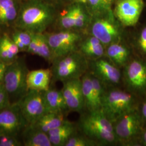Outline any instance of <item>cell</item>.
<instances>
[{"instance_id": "cell-39", "label": "cell", "mask_w": 146, "mask_h": 146, "mask_svg": "<svg viewBox=\"0 0 146 146\" xmlns=\"http://www.w3.org/2000/svg\"><path fill=\"white\" fill-rule=\"evenodd\" d=\"M3 86V83L0 84V90H1V89L2 88Z\"/></svg>"}, {"instance_id": "cell-25", "label": "cell", "mask_w": 146, "mask_h": 146, "mask_svg": "<svg viewBox=\"0 0 146 146\" xmlns=\"http://www.w3.org/2000/svg\"><path fill=\"white\" fill-rule=\"evenodd\" d=\"M67 120L64 114L47 113L43 115L35 124L31 125L48 133L49 131L61 125Z\"/></svg>"}, {"instance_id": "cell-14", "label": "cell", "mask_w": 146, "mask_h": 146, "mask_svg": "<svg viewBox=\"0 0 146 146\" xmlns=\"http://www.w3.org/2000/svg\"><path fill=\"white\" fill-rule=\"evenodd\" d=\"M144 7V0H116L113 11L123 26L132 27L137 24Z\"/></svg>"}, {"instance_id": "cell-6", "label": "cell", "mask_w": 146, "mask_h": 146, "mask_svg": "<svg viewBox=\"0 0 146 146\" xmlns=\"http://www.w3.org/2000/svg\"><path fill=\"white\" fill-rule=\"evenodd\" d=\"M52 63V79L62 82L81 78L89 70L88 60L78 50L56 58Z\"/></svg>"}, {"instance_id": "cell-22", "label": "cell", "mask_w": 146, "mask_h": 146, "mask_svg": "<svg viewBox=\"0 0 146 146\" xmlns=\"http://www.w3.org/2000/svg\"><path fill=\"white\" fill-rule=\"evenodd\" d=\"M17 0H0V26L14 24L20 8Z\"/></svg>"}, {"instance_id": "cell-10", "label": "cell", "mask_w": 146, "mask_h": 146, "mask_svg": "<svg viewBox=\"0 0 146 146\" xmlns=\"http://www.w3.org/2000/svg\"><path fill=\"white\" fill-rule=\"evenodd\" d=\"M44 34L54 60L78 51L80 42L87 33L76 30H61L54 33L44 32Z\"/></svg>"}, {"instance_id": "cell-1", "label": "cell", "mask_w": 146, "mask_h": 146, "mask_svg": "<svg viewBox=\"0 0 146 146\" xmlns=\"http://www.w3.org/2000/svg\"><path fill=\"white\" fill-rule=\"evenodd\" d=\"M20 5L14 23L17 29L43 33L56 21V7L43 0H27Z\"/></svg>"}, {"instance_id": "cell-26", "label": "cell", "mask_w": 146, "mask_h": 146, "mask_svg": "<svg viewBox=\"0 0 146 146\" xmlns=\"http://www.w3.org/2000/svg\"><path fill=\"white\" fill-rule=\"evenodd\" d=\"M19 52V48L11 37L5 34L0 37V60L9 63L14 60Z\"/></svg>"}, {"instance_id": "cell-21", "label": "cell", "mask_w": 146, "mask_h": 146, "mask_svg": "<svg viewBox=\"0 0 146 146\" xmlns=\"http://www.w3.org/2000/svg\"><path fill=\"white\" fill-rule=\"evenodd\" d=\"M22 141L25 146H52L48 133L35 126L27 125L22 132Z\"/></svg>"}, {"instance_id": "cell-38", "label": "cell", "mask_w": 146, "mask_h": 146, "mask_svg": "<svg viewBox=\"0 0 146 146\" xmlns=\"http://www.w3.org/2000/svg\"><path fill=\"white\" fill-rule=\"evenodd\" d=\"M20 4L22 3H23V2H25V1H26L27 0H17Z\"/></svg>"}, {"instance_id": "cell-34", "label": "cell", "mask_w": 146, "mask_h": 146, "mask_svg": "<svg viewBox=\"0 0 146 146\" xmlns=\"http://www.w3.org/2000/svg\"><path fill=\"white\" fill-rule=\"evenodd\" d=\"M8 64L7 63L0 60V84L3 83Z\"/></svg>"}, {"instance_id": "cell-9", "label": "cell", "mask_w": 146, "mask_h": 146, "mask_svg": "<svg viewBox=\"0 0 146 146\" xmlns=\"http://www.w3.org/2000/svg\"><path fill=\"white\" fill-rule=\"evenodd\" d=\"M92 16L84 3H69L58 13L56 22L60 31L76 30L85 31L88 27Z\"/></svg>"}, {"instance_id": "cell-31", "label": "cell", "mask_w": 146, "mask_h": 146, "mask_svg": "<svg viewBox=\"0 0 146 146\" xmlns=\"http://www.w3.org/2000/svg\"><path fill=\"white\" fill-rule=\"evenodd\" d=\"M12 35L17 37L27 48L29 47L32 38V33L20 29L16 30Z\"/></svg>"}, {"instance_id": "cell-35", "label": "cell", "mask_w": 146, "mask_h": 146, "mask_svg": "<svg viewBox=\"0 0 146 146\" xmlns=\"http://www.w3.org/2000/svg\"><path fill=\"white\" fill-rule=\"evenodd\" d=\"M139 146H146V127L142 131L139 138Z\"/></svg>"}, {"instance_id": "cell-32", "label": "cell", "mask_w": 146, "mask_h": 146, "mask_svg": "<svg viewBox=\"0 0 146 146\" xmlns=\"http://www.w3.org/2000/svg\"><path fill=\"white\" fill-rule=\"evenodd\" d=\"M11 104L9 94L3 86L0 90V110L8 107Z\"/></svg>"}, {"instance_id": "cell-28", "label": "cell", "mask_w": 146, "mask_h": 146, "mask_svg": "<svg viewBox=\"0 0 146 146\" xmlns=\"http://www.w3.org/2000/svg\"><path fill=\"white\" fill-rule=\"evenodd\" d=\"M38 41V56L49 62L52 63L54 58L44 33H36Z\"/></svg>"}, {"instance_id": "cell-20", "label": "cell", "mask_w": 146, "mask_h": 146, "mask_svg": "<svg viewBox=\"0 0 146 146\" xmlns=\"http://www.w3.org/2000/svg\"><path fill=\"white\" fill-rule=\"evenodd\" d=\"M44 100L47 113L66 114L69 111L61 90L49 88L44 92Z\"/></svg>"}, {"instance_id": "cell-15", "label": "cell", "mask_w": 146, "mask_h": 146, "mask_svg": "<svg viewBox=\"0 0 146 146\" xmlns=\"http://www.w3.org/2000/svg\"><path fill=\"white\" fill-rule=\"evenodd\" d=\"M61 89L69 111L80 114L85 111L81 78L69 80L62 82Z\"/></svg>"}, {"instance_id": "cell-11", "label": "cell", "mask_w": 146, "mask_h": 146, "mask_svg": "<svg viewBox=\"0 0 146 146\" xmlns=\"http://www.w3.org/2000/svg\"><path fill=\"white\" fill-rule=\"evenodd\" d=\"M89 72L104 84L107 88L122 85V69L116 66L106 56L88 60Z\"/></svg>"}, {"instance_id": "cell-36", "label": "cell", "mask_w": 146, "mask_h": 146, "mask_svg": "<svg viewBox=\"0 0 146 146\" xmlns=\"http://www.w3.org/2000/svg\"><path fill=\"white\" fill-rule=\"evenodd\" d=\"M57 7V5H61L67 0H43Z\"/></svg>"}, {"instance_id": "cell-19", "label": "cell", "mask_w": 146, "mask_h": 146, "mask_svg": "<svg viewBox=\"0 0 146 146\" xmlns=\"http://www.w3.org/2000/svg\"><path fill=\"white\" fill-rule=\"evenodd\" d=\"M78 131L77 123L67 120L61 125L48 133L52 146H65L68 140Z\"/></svg>"}, {"instance_id": "cell-5", "label": "cell", "mask_w": 146, "mask_h": 146, "mask_svg": "<svg viewBox=\"0 0 146 146\" xmlns=\"http://www.w3.org/2000/svg\"><path fill=\"white\" fill-rule=\"evenodd\" d=\"M117 145L139 146V140L146 128L139 107L121 116L113 123Z\"/></svg>"}, {"instance_id": "cell-13", "label": "cell", "mask_w": 146, "mask_h": 146, "mask_svg": "<svg viewBox=\"0 0 146 146\" xmlns=\"http://www.w3.org/2000/svg\"><path fill=\"white\" fill-rule=\"evenodd\" d=\"M28 125L17 102L0 110V135L17 136Z\"/></svg>"}, {"instance_id": "cell-2", "label": "cell", "mask_w": 146, "mask_h": 146, "mask_svg": "<svg viewBox=\"0 0 146 146\" xmlns=\"http://www.w3.org/2000/svg\"><path fill=\"white\" fill-rule=\"evenodd\" d=\"M78 131L99 146L117 145L113 123L101 110L84 111L77 123Z\"/></svg>"}, {"instance_id": "cell-3", "label": "cell", "mask_w": 146, "mask_h": 146, "mask_svg": "<svg viewBox=\"0 0 146 146\" xmlns=\"http://www.w3.org/2000/svg\"><path fill=\"white\" fill-rule=\"evenodd\" d=\"M141 100L125 88H108L102 98L101 110L113 124L121 116L138 108Z\"/></svg>"}, {"instance_id": "cell-7", "label": "cell", "mask_w": 146, "mask_h": 146, "mask_svg": "<svg viewBox=\"0 0 146 146\" xmlns=\"http://www.w3.org/2000/svg\"><path fill=\"white\" fill-rule=\"evenodd\" d=\"M123 88L138 96L146 98V60L134 55L122 69Z\"/></svg>"}, {"instance_id": "cell-24", "label": "cell", "mask_w": 146, "mask_h": 146, "mask_svg": "<svg viewBox=\"0 0 146 146\" xmlns=\"http://www.w3.org/2000/svg\"><path fill=\"white\" fill-rule=\"evenodd\" d=\"M82 89L84 95L85 111H94L101 110L94 97V91L90 73H86L81 78Z\"/></svg>"}, {"instance_id": "cell-4", "label": "cell", "mask_w": 146, "mask_h": 146, "mask_svg": "<svg viewBox=\"0 0 146 146\" xmlns=\"http://www.w3.org/2000/svg\"><path fill=\"white\" fill-rule=\"evenodd\" d=\"M125 29L111 11L92 16L87 33L96 37L106 48L111 43L127 38Z\"/></svg>"}, {"instance_id": "cell-16", "label": "cell", "mask_w": 146, "mask_h": 146, "mask_svg": "<svg viewBox=\"0 0 146 146\" xmlns=\"http://www.w3.org/2000/svg\"><path fill=\"white\" fill-rule=\"evenodd\" d=\"M134 55L128 38L111 43L106 48L105 56L121 69L123 68Z\"/></svg>"}, {"instance_id": "cell-23", "label": "cell", "mask_w": 146, "mask_h": 146, "mask_svg": "<svg viewBox=\"0 0 146 146\" xmlns=\"http://www.w3.org/2000/svg\"><path fill=\"white\" fill-rule=\"evenodd\" d=\"M128 39L134 55L146 60V23L137 29L131 37Z\"/></svg>"}, {"instance_id": "cell-12", "label": "cell", "mask_w": 146, "mask_h": 146, "mask_svg": "<svg viewBox=\"0 0 146 146\" xmlns=\"http://www.w3.org/2000/svg\"><path fill=\"white\" fill-rule=\"evenodd\" d=\"M17 103L29 125L35 124L46 113L44 92L29 90Z\"/></svg>"}, {"instance_id": "cell-17", "label": "cell", "mask_w": 146, "mask_h": 146, "mask_svg": "<svg viewBox=\"0 0 146 146\" xmlns=\"http://www.w3.org/2000/svg\"><path fill=\"white\" fill-rule=\"evenodd\" d=\"M78 51L88 60H94L105 56L106 47L96 37L87 34L78 46Z\"/></svg>"}, {"instance_id": "cell-8", "label": "cell", "mask_w": 146, "mask_h": 146, "mask_svg": "<svg viewBox=\"0 0 146 146\" xmlns=\"http://www.w3.org/2000/svg\"><path fill=\"white\" fill-rule=\"evenodd\" d=\"M29 71L25 61L22 59L8 63L3 84L11 101L13 98L17 102L28 92L27 77Z\"/></svg>"}, {"instance_id": "cell-33", "label": "cell", "mask_w": 146, "mask_h": 146, "mask_svg": "<svg viewBox=\"0 0 146 146\" xmlns=\"http://www.w3.org/2000/svg\"><path fill=\"white\" fill-rule=\"evenodd\" d=\"M139 110L144 121L146 127V98L141 100L139 106Z\"/></svg>"}, {"instance_id": "cell-18", "label": "cell", "mask_w": 146, "mask_h": 146, "mask_svg": "<svg viewBox=\"0 0 146 146\" xmlns=\"http://www.w3.org/2000/svg\"><path fill=\"white\" fill-rule=\"evenodd\" d=\"M52 78L51 68L39 69L29 71L27 77L28 90L45 92L50 88Z\"/></svg>"}, {"instance_id": "cell-29", "label": "cell", "mask_w": 146, "mask_h": 146, "mask_svg": "<svg viewBox=\"0 0 146 146\" xmlns=\"http://www.w3.org/2000/svg\"><path fill=\"white\" fill-rule=\"evenodd\" d=\"M99 144L87 136L78 132L72 136L65 146H98Z\"/></svg>"}, {"instance_id": "cell-27", "label": "cell", "mask_w": 146, "mask_h": 146, "mask_svg": "<svg viewBox=\"0 0 146 146\" xmlns=\"http://www.w3.org/2000/svg\"><path fill=\"white\" fill-rule=\"evenodd\" d=\"M116 0H87L86 6L92 16L113 11Z\"/></svg>"}, {"instance_id": "cell-37", "label": "cell", "mask_w": 146, "mask_h": 146, "mask_svg": "<svg viewBox=\"0 0 146 146\" xmlns=\"http://www.w3.org/2000/svg\"><path fill=\"white\" fill-rule=\"evenodd\" d=\"M73 2H78V3H81L86 5L87 0H70L69 3H73Z\"/></svg>"}, {"instance_id": "cell-30", "label": "cell", "mask_w": 146, "mask_h": 146, "mask_svg": "<svg viewBox=\"0 0 146 146\" xmlns=\"http://www.w3.org/2000/svg\"><path fill=\"white\" fill-rule=\"evenodd\" d=\"M21 145L16 136L0 135V146H20Z\"/></svg>"}]
</instances>
